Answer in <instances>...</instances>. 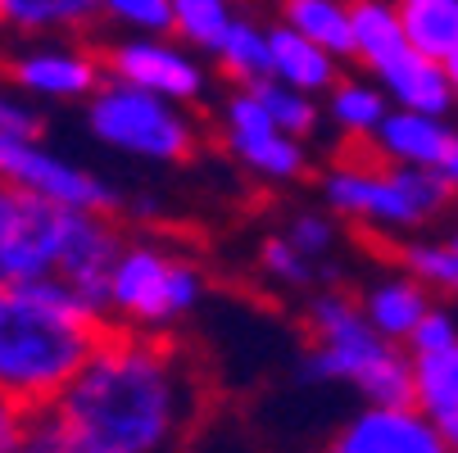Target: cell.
Listing matches in <instances>:
<instances>
[{"label":"cell","instance_id":"cell-1","mask_svg":"<svg viewBox=\"0 0 458 453\" xmlns=\"http://www.w3.org/2000/svg\"><path fill=\"white\" fill-rule=\"evenodd\" d=\"M55 408L105 453H164L195 408V385L164 336L105 327Z\"/></svg>","mask_w":458,"mask_h":453},{"label":"cell","instance_id":"cell-2","mask_svg":"<svg viewBox=\"0 0 458 453\" xmlns=\"http://www.w3.org/2000/svg\"><path fill=\"white\" fill-rule=\"evenodd\" d=\"M105 327V313L55 277L0 281V399L50 408Z\"/></svg>","mask_w":458,"mask_h":453},{"label":"cell","instance_id":"cell-3","mask_svg":"<svg viewBox=\"0 0 458 453\" xmlns=\"http://www.w3.org/2000/svg\"><path fill=\"white\" fill-rule=\"evenodd\" d=\"M123 236L127 231L114 222V214L41 200L32 190L0 181V281L55 277L73 286L96 313H105V281Z\"/></svg>","mask_w":458,"mask_h":453},{"label":"cell","instance_id":"cell-4","mask_svg":"<svg viewBox=\"0 0 458 453\" xmlns=\"http://www.w3.org/2000/svg\"><path fill=\"white\" fill-rule=\"evenodd\" d=\"M309 349L300 385H350L363 404H413V354L372 331L363 304L341 286H313L304 304Z\"/></svg>","mask_w":458,"mask_h":453},{"label":"cell","instance_id":"cell-5","mask_svg":"<svg viewBox=\"0 0 458 453\" xmlns=\"http://www.w3.org/2000/svg\"><path fill=\"white\" fill-rule=\"evenodd\" d=\"M318 205L386 236H413L440 222L458 205V196L436 168H404L350 155L318 172Z\"/></svg>","mask_w":458,"mask_h":453},{"label":"cell","instance_id":"cell-6","mask_svg":"<svg viewBox=\"0 0 458 453\" xmlns=\"http://www.w3.org/2000/svg\"><path fill=\"white\" fill-rule=\"evenodd\" d=\"M205 299H209V277L195 254L164 245L146 231L123 236V249L105 281L109 327L168 336L186 317L200 313Z\"/></svg>","mask_w":458,"mask_h":453},{"label":"cell","instance_id":"cell-7","mask_svg":"<svg viewBox=\"0 0 458 453\" xmlns=\"http://www.w3.org/2000/svg\"><path fill=\"white\" fill-rule=\"evenodd\" d=\"M82 122L96 146L132 164L182 168L200 150V122L186 105H173L114 78H105L100 91L82 105Z\"/></svg>","mask_w":458,"mask_h":453},{"label":"cell","instance_id":"cell-8","mask_svg":"<svg viewBox=\"0 0 458 453\" xmlns=\"http://www.w3.org/2000/svg\"><path fill=\"white\" fill-rule=\"evenodd\" d=\"M100 59H105V78L141 87L186 109L209 100L214 91V69L173 32H123L109 46H100Z\"/></svg>","mask_w":458,"mask_h":453},{"label":"cell","instance_id":"cell-9","mask_svg":"<svg viewBox=\"0 0 458 453\" xmlns=\"http://www.w3.org/2000/svg\"><path fill=\"white\" fill-rule=\"evenodd\" d=\"M0 78L32 105H87L105 82V59L78 37H23L0 59Z\"/></svg>","mask_w":458,"mask_h":453},{"label":"cell","instance_id":"cell-10","mask_svg":"<svg viewBox=\"0 0 458 453\" xmlns=\"http://www.w3.org/2000/svg\"><path fill=\"white\" fill-rule=\"evenodd\" d=\"M218 137L227 159L268 181V186H291L300 177H309V141L286 137L273 122V113L264 109V100L254 96V87H232L218 105Z\"/></svg>","mask_w":458,"mask_h":453},{"label":"cell","instance_id":"cell-11","mask_svg":"<svg viewBox=\"0 0 458 453\" xmlns=\"http://www.w3.org/2000/svg\"><path fill=\"white\" fill-rule=\"evenodd\" d=\"M0 181L32 190L41 200L96 209V214H123V205H127V196L109 177L50 150L41 137H0Z\"/></svg>","mask_w":458,"mask_h":453},{"label":"cell","instance_id":"cell-12","mask_svg":"<svg viewBox=\"0 0 458 453\" xmlns=\"http://www.w3.org/2000/svg\"><path fill=\"white\" fill-rule=\"evenodd\" d=\"M322 453H454L440 422L418 404H363L350 413Z\"/></svg>","mask_w":458,"mask_h":453},{"label":"cell","instance_id":"cell-13","mask_svg":"<svg viewBox=\"0 0 458 453\" xmlns=\"http://www.w3.org/2000/svg\"><path fill=\"white\" fill-rule=\"evenodd\" d=\"M377 87L390 96L395 109H413V113H436V118H449L458 109V96H454V82H449V69L445 59H431V55H418V50H400L390 55L386 63L372 69Z\"/></svg>","mask_w":458,"mask_h":453},{"label":"cell","instance_id":"cell-14","mask_svg":"<svg viewBox=\"0 0 458 453\" xmlns=\"http://www.w3.org/2000/svg\"><path fill=\"white\" fill-rule=\"evenodd\" d=\"M454 137H458V127L449 118L390 109L368 141V155L381 159V164H404V168H440Z\"/></svg>","mask_w":458,"mask_h":453},{"label":"cell","instance_id":"cell-15","mask_svg":"<svg viewBox=\"0 0 458 453\" xmlns=\"http://www.w3.org/2000/svg\"><path fill=\"white\" fill-rule=\"evenodd\" d=\"M359 304H363V317L372 322L377 336L395 340V345H409V336L418 331V322L431 313L436 295L418 277H409L404 268H386V273H377L363 286Z\"/></svg>","mask_w":458,"mask_h":453},{"label":"cell","instance_id":"cell-16","mask_svg":"<svg viewBox=\"0 0 458 453\" xmlns=\"http://www.w3.org/2000/svg\"><path fill=\"white\" fill-rule=\"evenodd\" d=\"M268 78H277V82L322 100L345 73H341V59L332 50H322L318 41L300 37L286 23H273L268 28Z\"/></svg>","mask_w":458,"mask_h":453},{"label":"cell","instance_id":"cell-17","mask_svg":"<svg viewBox=\"0 0 458 453\" xmlns=\"http://www.w3.org/2000/svg\"><path fill=\"white\" fill-rule=\"evenodd\" d=\"M390 109L395 105H390V96L377 87L372 73L368 78H341L332 91L322 96V122L350 146H368Z\"/></svg>","mask_w":458,"mask_h":453},{"label":"cell","instance_id":"cell-18","mask_svg":"<svg viewBox=\"0 0 458 453\" xmlns=\"http://www.w3.org/2000/svg\"><path fill=\"white\" fill-rule=\"evenodd\" d=\"M100 23V0H0L10 37H82Z\"/></svg>","mask_w":458,"mask_h":453},{"label":"cell","instance_id":"cell-19","mask_svg":"<svg viewBox=\"0 0 458 453\" xmlns=\"http://www.w3.org/2000/svg\"><path fill=\"white\" fill-rule=\"evenodd\" d=\"M277 23L295 28L300 37L332 50L341 63L354 59V32H350V0H277Z\"/></svg>","mask_w":458,"mask_h":453},{"label":"cell","instance_id":"cell-20","mask_svg":"<svg viewBox=\"0 0 458 453\" xmlns=\"http://www.w3.org/2000/svg\"><path fill=\"white\" fill-rule=\"evenodd\" d=\"M350 32H354V63H363L368 73L409 46L400 23V0H350Z\"/></svg>","mask_w":458,"mask_h":453},{"label":"cell","instance_id":"cell-21","mask_svg":"<svg viewBox=\"0 0 458 453\" xmlns=\"http://www.w3.org/2000/svg\"><path fill=\"white\" fill-rule=\"evenodd\" d=\"M209 63L232 87H250L259 78H268V28L254 23L250 14H236L232 28L223 32V41L214 46Z\"/></svg>","mask_w":458,"mask_h":453},{"label":"cell","instance_id":"cell-22","mask_svg":"<svg viewBox=\"0 0 458 453\" xmlns=\"http://www.w3.org/2000/svg\"><path fill=\"white\" fill-rule=\"evenodd\" d=\"M400 23L409 50L431 59L458 55V0H400Z\"/></svg>","mask_w":458,"mask_h":453},{"label":"cell","instance_id":"cell-23","mask_svg":"<svg viewBox=\"0 0 458 453\" xmlns=\"http://www.w3.org/2000/svg\"><path fill=\"white\" fill-rule=\"evenodd\" d=\"M400 268L409 277H418L431 295L440 299H458V249L436 231V236H400Z\"/></svg>","mask_w":458,"mask_h":453},{"label":"cell","instance_id":"cell-24","mask_svg":"<svg viewBox=\"0 0 458 453\" xmlns=\"http://www.w3.org/2000/svg\"><path fill=\"white\" fill-rule=\"evenodd\" d=\"M254 273L264 277L273 290H295V295L300 290H313L322 281V264H318V258H309L286 231H273V236L259 240Z\"/></svg>","mask_w":458,"mask_h":453},{"label":"cell","instance_id":"cell-25","mask_svg":"<svg viewBox=\"0 0 458 453\" xmlns=\"http://www.w3.org/2000/svg\"><path fill=\"white\" fill-rule=\"evenodd\" d=\"M236 0H173V37L182 46H191L195 55H214V46L223 41V32L236 19Z\"/></svg>","mask_w":458,"mask_h":453},{"label":"cell","instance_id":"cell-26","mask_svg":"<svg viewBox=\"0 0 458 453\" xmlns=\"http://www.w3.org/2000/svg\"><path fill=\"white\" fill-rule=\"evenodd\" d=\"M254 87V96L264 100V109L273 113V122L282 127L286 137H300V141H313L318 132H322V100L318 96H309V91H295V87H286V82H277V78H259V82H250Z\"/></svg>","mask_w":458,"mask_h":453},{"label":"cell","instance_id":"cell-27","mask_svg":"<svg viewBox=\"0 0 458 453\" xmlns=\"http://www.w3.org/2000/svg\"><path fill=\"white\" fill-rule=\"evenodd\" d=\"M413 404L427 408L431 417L458 413V345L445 354L413 358Z\"/></svg>","mask_w":458,"mask_h":453},{"label":"cell","instance_id":"cell-28","mask_svg":"<svg viewBox=\"0 0 458 453\" xmlns=\"http://www.w3.org/2000/svg\"><path fill=\"white\" fill-rule=\"evenodd\" d=\"M23 453H105V449L91 444L69 417L50 404V408H32V413H28Z\"/></svg>","mask_w":458,"mask_h":453},{"label":"cell","instance_id":"cell-29","mask_svg":"<svg viewBox=\"0 0 458 453\" xmlns=\"http://www.w3.org/2000/svg\"><path fill=\"white\" fill-rule=\"evenodd\" d=\"M309 258H318V264H327V258L336 254L341 245V218L332 209H322V205H309V209H295L282 227Z\"/></svg>","mask_w":458,"mask_h":453},{"label":"cell","instance_id":"cell-30","mask_svg":"<svg viewBox=\"0 0 458 453\" xmlns=\"http://www.w3.org/2000/svg\"><path fill=\"white\" fill-rule=\"evenodd\" d=\"M100 19L118 32H168L173 0H100Z\"/></svg>","mask_w":458,"mask_h":453},{"label":"cell","instance_id":"cell-31","mask_svg":"<svg viewBox=\"0 0 458 453\" xmlns=\"http://www.w3.org/2000/svg\"><path fill=\"white\" fill-rule=\"evenodd\" d=\"M454 345H458V313L431 304V313L418 322V331L409 336L404 349H409L413 358H427V354H445V349H454Z\"/></svg>","mask_w":458,"mask_h":453},{"label":"cell","instance_id":"cell-32","mask_svg":"<svg viewBox=\"0 0 458 453\" xmlns=\"http://www.w3.org/2000/svg\"><path fill=\"white\" fill-rule=\"evenodd\" d=\"M41 109L0 78V137H41Z\"/></svg>","mask_w":458,"mask_h":453},{"label":"cell","instance_id":"cell-33","mask_svg":"<svg viewBox=\"0 0 458 453\" xmlns=\"http://www.w3.org/2000/svg\"><path fill=\"white\" fill-rule=\"evenodd\" d=\"M28 440V408L0 399V453H23Z\"/></svg>","mask_w":458,"mask_h":453},{"label":"cell","instance_id":"cell-34","mask_svg":"<svg viewBox=\"0 0 458 453\" xmlns=\"http://www.w3.org/2000/svg\"><path fill=\"white\" fill-rule=\"evenodd\" d=\"M445 181H449V190H454V196H458V137H454V146H449V155H445V164L436 168Z\"/></svg>","mask_w":458,"mask_h":453},{"label":"cell","instance_id":"cell-35","mask_svg":"<svg viewBox=\"0 0 458 453\" xmlns=\"http://www.w3.org/2000/svg\"><path fill=\"white\" fill-rule=\"evenodd\" d=\"M436 422H440V431H445V440H449V449L458 453V413H454V417H436Z\"/></svg>","mask_w":458,"mask_h":453},{"label":"cell","instance_id":"cell-36","mask_svg":"<svg viewBox=\"0 0 458 453\" xmlns=\"http://www.w3.org/2000/svg\"><path fill=\"white\" fill-rule=\"evenodd\" d=\"M440 236H445V240H449V245L458 249V218H449V222L440 227Z\"/></svg>","mask_w":458,"mask_h":453},{"label":"cell","instance_id":"cell-37","mask_svg":"<svg viewBox=\"0 0 458 453\" xmlns=\"http://www.w3.org/2000/svg\"><path fill=\"white\" fill-rule=\"evenodd\" d=\"M445 69H449V82H454V96H458V55L445 59Z\"/></svg>","mask_w":458,"mask_h":453}]
</instances>
